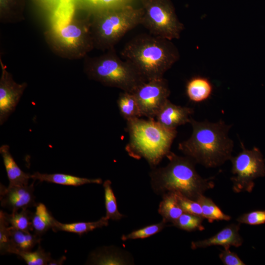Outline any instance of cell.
Listing matches in <instances>:
<instances>
[{"label":"cell","instance_id":"5b68a950","mask_svg":"<svg viewBox=\"0 0 265 265\" xmlns=\"http://www.w3.org/2000/svg\"><path fill=\"white\" fill-rule=\"evenodd\" d=\"M129 142L126 150L136 159L144 158L153 168L170 152L176 129H167L155 119L135 118L127 121Z\"/></svg>","mask_w":265,"mask_h":265},{"label":"cell","instance_id":"2e32d148","mask_svg":"<svg viewBox=\"0 0 265 265\" xmlns=\"http://www.w3.org/2000/svg\"><path fill=\"white\" fill-rule=\"evenodd\" d=\"M0 153L9 182V186L28 185L31 175L25 173L19 167L10 152L9 146L2 145L0 147Z\"/></svg>","mask_w":265,"mask_h":265},{"label":"cell","instance_id":"9c48e42d","mask_svg":"<svg viewBox=\"0 0 265 265\" xmlns=\"http://www.w3.org/2000/svg\"><path fill=\"white\" fill-rule=\"evenodd\" d=\"M240 145L241 151L230 159L232 188L235 193H250L254 187V180L265 176V159L259 148L247 149L242 142Z\"/></svg>","mask_w":265,"mask_h":265},{"label":"cell","instance_id":"1f68e13d","mask_svg":"<svg viewBox=\"0 0 265 265\" xmlns=\"http://www.w3.org/2000/svg\"><path fill=\"white\" fill-rule=\"evenodd\" d=\"M237 221L240 224L259 225L265 223V210H257L245 213L238 216Z\"/></svg>","mask_w":265,"mask_h":265},{"label":"cell","instance_id":"8fae6325","mask_svg":"<svg viewBox=\"0 0 265 265\" xmlns=\"http://www.w3.org/2000/svg\"><path fill=\"white\" fill-rule=\"evenodd\" d=\"M26 82L19 84L11 75L2 66L0 80V124L2 125L14 111L26 87Z\"/></svg>","mask_w":265,"mask_h":265},{"label":"cell","instance_id":"d6986e66","mask_svg":"<svg viewBox=\"0 0 265 265\" xmlns=\"http://www.w3.org/2000/svg\"><path fill=\"white\" fill-rule=\"evenodd\" d=\"M11 242V254L17 255L20 252L30 251L41 240V236L30 232L16 229L9 226Z\"/></svg>","mask_w":265,"mask_h":265},{"label":"cell","instance_id":"ba28073f","mask_svg":"<svg viewBox=\"0 0 265 265\" xmlns=\"http://www.w3.org/2000/svg\"><path fill=\"white\" fill-rule=\"evenodd\" d=\"M143 9L141 25L154 36L172 41L180 38L184 25L170 0H141Z\"/></svg>","mask_w":265,"mask_h":265},{"label":"cell","instance_id":"7a4b0ae2","mask_svg":"<svg viewBox=\"0 0 265 265\" xmlns=\"http://www.w3.org/2000/svg\"><path fill=\"white\" fill-rule=\"evenodd\" d=\"M190 137L180 142L178 149L186 156L207 168H214L230 159L233 141L228 135L232 125L220 120L217 122L198 121L191 118Z\"/></svg>","mask_w":265,"mask_h":265},{"label":"cell","instance_id":"836d02e7","mask_svg":"<svg viewBox=\"0 0 265 265\" xmlns=\"http://www.w3.org/2000/svg\"><path fill=\"white\" fill-rule=\"evenodd\" d=\"M129 0H93V2L99 6L100 9L114 8L129 5Z\"/></svg>","mask_w":265,"mask_h":265},{"label":"cell","instance_id":"e0dca14e","mask_svg":"<svg viewBox=\"0 0 265 265\" xmlns=\"http://www.w3.org/2000/svg\"><path fill=\"white\" fill-rule=\"evenodd\" d=\"M31 179L34 181L47 182L64 186H80L88 184H101L100 178L89 179L62 173L46 174L35 172L31 175Z\"/></svg>","mask_w":265,"mask_h":265},{"label":"cell","instance_id":"f1b7e54d","mask_svg":"<svg viewBox=\"0 0 265 265\" xmlns=\"http://www.w3.org/2000/svg\"><path fill=\"white\" fill-rule=\"evenodd\" d=\"M17 255L28 265H47L52 259L50 253L46 252L40 244L35 251L20 252Z\"/></svg>","mask_w":265,"mask_h":265},{"label":"cell","instance_id":"9a60e30c","mask_svg":"<svg viewBox=\"0 0 265 265\" xmlns=\"http://www.w3.org/2000/svg\"><path fill=\"white\" fill-rule=\"evenodd\" d=\"M88 262L93 265H127L132 263L129 253L114 247H104L92 252Z\"/></svg>","mask_w":265,"mask_h":265},{"label":"cell","instance_id":"52a82bcc","mask_svg":"<svg viewBox=\"0 0 265 265\" xmlns=\"http://www.w3.org/2000/svg\"><path fill=\"white\" fill-rule=\"evenodd\" d=\"M114 49L98 56L87 58L84 64V72L89 78L105 86L132 93L145 81Z\"/></svg>","mask_w":265,"mask_h":265},{"label":"cell","instance_id":"d6a6232c","mask_svg":"<svg viewBox=\"0 0 265 265\" xmlns=\"http://www.w3.org/2000/svg\"><path fill=\"white\" fill-rule=\"evenodd\" d=\"M219 257L224 265H244L245 264L230 248H224L219 254Z\"/></svg>","mask_w":265,"mask_h":265},{"label":"cell","instance_id":"6da1fadb","mask_svg":"<svg viewBox=\"0 0 265 265\" xmlns=\"http://www.w3.org/2000/svg\"><path fill=\"white\" fill-rule=\"evenodd\" d=\"M51 18L46 39L57 54L68 59L81 58L94 48L91 18L77 17L72 0H63Z\"/></svg>","mask_w":265,"mask_h":265},{"label":"cell","instance_id":"7c38bea8","mask_svg":"<svg viewBox=\"0 0 265 265\" xmlns=\"http://www.w3.org/2000/svg\"><path fill=\"white\" fill-rule=\"evenodd\" d=\"M30 185L8 186L0 184V201L1 207L15 212L24 209L36 207L34 195V183Z\"/></svg>","mask_w":265,"mask_h":265},{"label":"cell","instance_id":"277c9868","mask_svg":"<svg viewBox=\"0 0 265 265\" xmlns=\"http://www.w3.org/2000/svg\"><path fill=\"white\" fill-rule=\"evenodd\" d=\"M168 164L154 168L150 173L152 189L157 194L167 192L179 193L197 201L198 197L214 186L213 178H203L196 171L195 162L189 158L170 152Z\"/></svg>","mask_w":265,"mask_h":265},{"label":"cell","instance_id":"83f0119b","mask_svg":"<svg viewBox=\"0 0 265 265\" xmlns=\"http://www.w3.org/2000/svg\"><path fill=\"white\" fill-rule=\"evenodd\" d=\"M166 222L162 220L159 223L149 225L138 229L127 235H123L121 237L123 241L131 239H143L152 236L168 226Z\"/></svg>","mask_w":265,"mask_h":265},{"label":"cell","instance_id":"603a6c76","mask_svg":"<svg viewBox=\"0 0 265 265\" xmlns=\"http://www.w3.org/2000/svg\"><path fill=\"white\" fill-rule=\"evenodd\" d=\"M120 115L126 121L142 117L136 100L133 93L123 91L117 100Z\"/></svg>","mask_w":265,"mask_h":265},{"label":"cell","instance_id":"4dcf8cb0","mask_svg":"<svg viewBox=\"0 0 265 265\" xmlns=\"http://www.w3.org/2000/svg\"><path fill=\"white\" fill-rule=\"evenodd\" d=\"M175 193L178 203L184 212L203 217L201 206L197 201L188 198L179 193Z\"/></svg>","mask_w":265,"mask_h":265},{"label":"cell","instance_id":"d4e9b609","mask_svg":"<svg viewBox=\"0 0 265 265\" xmlns=\"http://www.w3.org/2000/svg\"><path fill=\"white\" fill-rule=\"evenodd\" d=\"M5 220L10 226L26 232L33 231L31 218L32 213L27 209L21 210L19 212H11L7 213L3 211Z\"/></svg>","mask_w":265,"mask_h":265},{"label":"cell","instance_id":"8992f818","mask_svg":"<svg viewBox=\"0 0 265 265\" xmlns=\"http://www.w3.org/2000/svg\"><path fill=\"white\" fill-rule=\"evenodd\" d=\"M143 13L142 8L130 5L100 9L91 21L94 48L104 51L114 49L128 31L141 24Z\"/></svg>","mask_w":265,"mask_h":265},{"label":"cell","instance_id":"e575fe53","mask_svg":"<svg viewBox=\"0 0 265 265\" xmlns=\"http://www.w3.org/2000/svg\"><path fill=\"white\" fill-rule=\"evenodd\" d=\"M45 10L52 14L58 7L63 0H36Z\"/></svg>","mask_w":265,"mask_h":265},{"label":"cell","instance_id":"44dd1931","mask_svg":"<svg viewBox=\"0 0 265 265\" xmlns=\"http://www.w3.org/2000/svg\"><path fill=\"white\" fill-rule=\"evenodd\" d=\"M160 201L158 212L162 216V220L172 224L176 221L184 212L180 206L174 192H167L163 194Z\"/></svg>","mask_w":265,"mask_h":265},{"label":"cell","instance_id":"cb8c5ba5","mask_svg":"<svg viewBox=\"0 0 265 265\" xmlns=\"http://www.w3.org/2000/svg\"><path fill=\"white\" fill-rule=\"evenodd\" d=\"M197 201L201 206L203 217L209 222L219 220L229 221L231 219L230 215L224 213L211 198L204 194L201 195Z\"/></svg>","mask_w":265,"mask_h":265},{"label":"cell","instance_id":"4fadbf2b","mask_svg":"<svg viewBox=\"0 0 265 265\" xmlns=\"http://www.w3.org/2000/svg\"><path fill=\"white\" fill-rule=\"evenodd\" d=\"M240 225L239 223L231 224L208 238L192 241L191 248L196 249L217 245L223 246L224 248H230L232 246L238 247L242 245L243 242L239 233Z\"/></svg>","mask_w":265,"mask_h":265},{"label":"cell","instance_id":"f546056e","mask_svg":"<svg viewBox=\"0 0 265 265\" xmlns=\"http://www.w3.org/2000/svg\"><path fill=\"white\" fill-rule=\"evenodd\" d=\"M9 225L5 220L3 211H0V253L1 255L11 254L12 246Z\"/></svg>","mask_w":265,"mask_h":265},{"label":"cell","instance_id":"ac0fdd59","mask_svg":"<svg viewBox=\"0 0 265 265\" xmlns=\"http://www.w3.org/2000/svg\"><path fill=\"white\" fill-rule=\"evenodd\" d=\"M213 87L207 78L195 76L187 81L186 94L189 100L194 103H200L207 100L212 95Z\"/></svg>","mask_w":265,"mask_h":265},{"label":"cell","instance_id":"3957f363","mask_svg":"<svg viewBox=\"0 0 265 265\" xmlns=\"http://www.w3.org/2000/svg\"><path fill=\"white\" fill-rule=\"evenodd\" d=\"M120 54L145 81L163 77L180 57L172 41L150 33L138 35L130 40Z\"/></svg>","mask_w":265,"mask_h":265},{"label":"cell","instance_id":"5bb4252c","mask_svg":"<svg viewBox=\"0 0 265 265\" xmlns=\"http://www.w3.org/2000/svg\"><path fill=\"white\" fill-rule=\"evenodd\" d=\"M192 108L176 105L168 99L158 112L156 121L163 127L169 129H176L180 126L189 123Z\"/></svg>","mask_w":265,"mask_h":265},{"label":"cell","instance_id":"7402d4cb","mask_svg":"<svg viewBox=\"0 0 265 265\" xmlns=\"http://www.w3.org/2000/svg\"><path fill=\"white\" fill-rule=\"evenodd\" d=\"M35 207L31 218L33 231L34 234L41 236L52 229L55 219L44 204L38 203Z\"/></svg>","mask_w":265,"mask_h":265},{"label":"cell","instance_id":"484cf974","mask_svg":"<svg viewBox=\"0 0 265 265\" xmlns=\"http://www.w3.org/2000/svg\"><path fill=\"white\" fill-rule=\"evenodd\" d=\"M105 194L106 216L112 220H119L125 216L118 210L116 197L111 187L110 180H106L103 184Z\"/></svg>","mask_w":265,"mask_h":265},{"label":"cell","instance_id":"ffe728a7","mask_svg":"<svg viewBox=\"0 0 265 265\" xmlns=\"http://www.w3.org/2000/svg\"><path fill=\"white\" fill-rule=\"evenodd\" d=\"M109 220L106 216L96 221L79 222L71 223H62L55 219L52 229L55 232L64 231L81 235L96 229L107 226L108 225Z\"/></svg>","mask_w":265,"mask_h":265},{"label":"cell","instance_id":"30bf717a","mask_svg":"<svg viewBox=\"0 0 265 265\" xmlns=\"http://www.w3.org/2000/svg\"><path fill=\"white\" fill-rule=\"evenodd\" d=\"M142 116L155 119L168 99L170 91L163 77L149 80L139 84L132 92Z\"/></svg>","mask_w":265,"mask_h":265},{"label":"cell","instance_id":"4316f807","mask_svg":"<svg viewBox=\"0 0 265 265\" xmlns=\"http://www.w3.org/2000/svg\"><path fill=\"white\" fill-rule=\"evenodd\" d=\"M204 218L198 215L183 212L173 223L172 225L180 229L187 232L203 231L205 228L202 225Z\"/></svg>","mask_w":265,"mask_h":265},{"label":"cell","instance_id":"d590c367","mask_svg":"<svg viewBox=\"0 0 265 265\" xmlns=\"http://www.w3.org/2000/svg\"><path fill=\"white\" fill-rule=\"evenodd\" d=\"M65 256H62L58 259H52L48 265H61L63 264L64 261L66 260Z\"/></svg>","mask_w":265,"mask_h":265}]
</instances>
